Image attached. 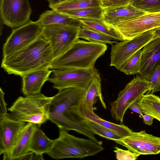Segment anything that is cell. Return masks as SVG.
Listing matches in <instances>:
<instances>
[{"instance_id": "cell-25", "label": "cell", "mask_w": 160, "mask_h": 160, "mask_svg": "<svg viewBox=\"0 0 160 160\" xmlns=\"http://www.w3.org/2000/svg\"><path fill=\"white\" fill-rule=\"evenodd\" d=\"M49 6L52 9L59 11L101 7L98 0H67Z\"/></svg>"}, {"instance_id": "cell-30", "label": "cell", "mask_w": 160, "mask_h": 160, "mask_svg": "<svg viewBox=\"0 0 160 160\" xmlns=\"http://www.w3.org/2000/svg\"><path fill=\"white\" fill-rule=\"evenodd\" d=\"M129 4L145 12H160V0H130Z\"/></svg>"}, {"instance_id": "cell-1", "label": "cell", "mask_w": 160, "mask_h": 160, "mask_svg": "<svg viewBox=\"0 0 160 160\" xmlns=\"http://www.w3.org/2000/svg\"><path fill=\"white\" fill-rule=\"evenodd\" d=\"M85 90L69 88L59 91L52 97L50 105L49 120L59 128L74 131L102 145V142L86 129L82 122L84 116L81 103Z\"/></svg>"}, {"instance_id": "cell-5", "label": "cell", "mask_w": 160, "mask_h": 160, "mask_svg": "<svg viewBox=\"0 0 160 160\" xmlns=\"http://www.w3.org/2000/svg\"><path fill=\"white\" fill-rule=\"evenodd\" d=\"M52 97L39 93L19 97L8 108L9 115L17 121L32 123L40 126L49 118V106Z\"/></svg>"}, {"instance_id": "cell-2", "label": "cell", "mask_w": 160, "mask_h": 160, "mask_svg": "<svg viewBox=\"0 0 160 160\" xmlns=\"http://www.w3.org/2000/svg\"><path fill=\"white\" fill-rule=\"evenodd\" d=\"M53 60L50 45L42 34L25 48L3 57L1 67L9 74L21 76L37 70L50 69Z\"/></svg>"}, {"instance_id": "cell-7", "label": "cell", "mask_w": 160, "mask_h": 160, "mask_svg": "<svg viewBox=\"0 0 160 160\" xmlns=\"http://www.w3.org/2000/svg\"><path fill=\"white\" fill-rule=\"evenodd\" d=\"M150 82L137 75L128 83L119 93L117 98L110 103L112 117L122 123L124 114L129 106L138 100L148 92Z\"/></svg>"}, {"instance_id": "cell-24", "label": "cell", "mask_w": 160, "mask_h": 160, "mask_svg": "<svg viewBox=\"0 0 160 160\" xmlns=\"http://www.w3.org/2000/svg\"><path fill=\"white\" fill-rule=\"evenodd\" d=\"M82 122L85 128L93 134L98 135L115 142L122 137L117 132L84 117Z\"/></svg>"}, {"instance_id": "cell-35", "label": "cell", "mask_w": 160, "mask_h": 160, "mask_svg": "<svg viewBox=\"0 0 160 160\" xmlns=\"http://www.w3.org/2000/svg\"><path fill=\"white\" fill-rule=\"evenodd\" d=\"M128 108L139 114L142 116L143 114L140 105L138 101L133 102L129 106Z\"/></svg>"}, {"instance_id": "cell-21", "label": "cell", "mask_w": 160, "mask_h": 160, "mask_svg": "<svg viewBox=\"0 0 160 160\" xmlns=\"http://www.w3.org/2000/svg\"><path fill=\"white\" fill-rule=\"evenodd\" d=\"M78 19L83 25L100 32L115 41L124 40L120 33L114 27L105 22L102 19Z\"/></svg>"}, {"instance_id": "cell-14", "label": "cell", "mask_w": 160, "mask_h": 160, "mask_svg": "<svg viewBox=\"0 0 160 160\" xmlns=\"http://www.w3.org/2000/svg\"><path fill=\"white\" fill-rule=\"evenodd\" d=\"M25 122L10 118L8 113L0 118V154L10 152L18 139Z\"/></svg>"}, {"instance_id": "cell-27", "label": "cell", "mask_w": 160, "mask_h": 160, "mask_svg": "<svg viewBox=\"0 0 160 160\" xmlns=\"http://www.w3.org/2000/svg\"><path fill=\"white\" fill-rule=\"evenodd\" d=\"M102 10L103 8L102 7H98L58 11L78 19L84 18L102 19Z\"/></svg>"}, {"instance_id": "cell-29", "label": "cell", "mask_w": 160, "mask_h": 160, "mask_svg": "<svg viewBox=\"0 0 160 160\" xmlns=\"http://www.w3.org/2000/svg\"><path fill=\"white\" fill-rule=\"evenodd\" d=\"M141 51L140 49L131 56L119 70L127 75L139 73L141 68Z\"/></svg>"}, {"instance_id": "cell-39", "label": "cell", "mask_w": 160, "mask_h": 160, "mask_svg": "<svg viewBox=\"0 0 160 160\" xmlns=\"http://www.w3.org/2000/svg\"><path fill=\"white\" fill-rule=\"evenodd\" d=\"M49 3V5L56 4L63 2L67 0H47Z\"/></svg>"}, {"instance_id": "cell-31", "label": "cell", "mask_w": 160, "mask_h": 160, "mask_svg": "<svg viewBox=\"0 0 160 160\" xmlns=\"http://www.w3.org/2000/svg\"><path fill=\"white\" fill-rule=\"evenodd\" d=\"M150 81V88L147 94L160 92V60L152 72Z\"/></svg>"}, {"instance_id": "cell-18", "label": "cell", "mask_w": 160, "mask_h": 160, "mask_svg": "<svg viewBox=\"0 0 160 160\" xmlns=\"http://www.w3.org/2000/svg\"><path fill=\"white\" fill-rule=\"evenodd\" d=\"M40 126L32 123L26 124L22 129L14 146L8 154L3 155V160H15L30 152L32 134Z\"/></svg>"}, {"instance_id": "cell-12", "label": "cell", "mask_w": 160, "mask_h": 160, "mask_svg": "<svg viewBox=\"0 0 160 160\" xmlns=\"http://www.w3.org/2000/svg\"><path fill=\"white\" fill-rule=\"evenodd\" d=\"M116 142L140 155L160 153V137L148 133L145 130L133 132Z\"/></svg>"}, {"instance_id": "cell-34", "label": "cell", "mask_w": 160, "mask_h": 160, "mask_svg": "<svg viewBox=\"0 0 160 160\" xmlns=\"http://www.w3.org/2000/svg\"><path fill=\"white\" fill-rule=\"evenodd\" d=\"M5 93L0 88V118L3 117L8 114L7 109V104L4 99Z\"/></svg>"}, {"instance_id": "cell-41", "label": "cell", "mask_w": 160, "mask_h": 160, "mask_svg": "<svg viewBox=\"0 0 160 160\" xmlns=\"http://www.w3.org/2000/svg\"><path fill=\"white\" fill-rule=\"evenodd\" d=\"M158 27H160V24L159 25V26Z\"/></svg>"}, {"instance_id": "cell-37", "label": "cell", "mask_w": 160, "mask_h": 160, "mask_svg": "<svg viewBox=\"0 0 160 160\" xmlns=\"http://www.w3.org/2000/svg\"><path fill=\"white\" fill-rule=\"evenodd\" d=\"M34 153L30 151L16 159L15 160H32Z\"/></svg>"}, {"instance_id": "cell-6", "label": "cell", "mask_w": 160, "mask_h": 160, "mask_svg": "<svg viewBox=\"0 0 160 160\" xmlns=\"http://www.w3.org/2000/svg\"><path fill=\"white\" fill-rule=\"evenodd\" d=\"M48 81L58 91L69 88L86 90L99 73L95 67L87 69L64 68L52 69Z\"/></svg>"}, {"instance_id": "cell-15", "label": "cell", "mask_w": 160, "mask_h": 160, "mask_svg": "<svg viewBox=\"0 0 160 160\" xmlns=\"http://www.w3.org/2000/svg\"><path fill=\"white\" fill-rule=\"evenodd\" d=\"M160 60V38H157L149 42L143 48L139 73L140 76L150 81L151 73Z\"/></svg>"}, {"instance_id": "cell-19", "label": "cell", "mask_w": 160, "mask_h": 160, "mask_svg": "<svg viewBox=\"0 0 160 160\" xmlns=\"http://www.w3.org/2000/svg\"><path fill=\"white\" fill-rule=\"evenodd\" d=\"M101 79L99 74L85 90L81 103L82 111L94 112L93 106L98 98L105 109L107 108L101 90Z\"/></svg>"}, {"instance_id": "cell-32", "label": "cell", "mask_w": 160, "mask_h": 160, "mask_svg": "<svg viewBox=\"0 0 160 160\" xmlns=\"http://www.w3.org/2000/svg\"><path fill=\"white\" fill-rule=\"evenodd\" d=\"M114 152L116 154V159L118 160H135L140 155L129 150H125L115 146Z\"/></svg>"}, {"instance_id": "cell-4", "label": "cell", "mask_w": 160, "mask_h": 160, "mask_svg": "<svg viewBox=\"0 0 160 160\" xmlns=\"http://www.w3.org/2000/svg\"><path fill=\"white\" fill-rule=\"evenodd\" d=\"M59 129V137L54 140L51 150L46 154L52 158H84L95 156L104 149L90 138H78L70 134L68 130Z\"/></svg>"}, {"instance_id": "cell-33", "label": "cell", "mask_w": 160, "mask_h": 160, "mask_svg": "<svg viewBox=\"0 0 160 160\" xmlns=\"http://www.w3.org/2000/svg\"><path fill=\"white\" fill-rule=\"evenodd\" d=\"M101 7L114 8L122 6L129 4L130 0H98Z\"/></svg>"}, {"instance_id": "cell-22", "label": "cell", "mask_w": 160, "mask_h": 160, "mask_svg": "<svg viewBox=\"0 0 160 160\" xmlns=\"http://www.w3.org/2000/svg\"><path fill=\"white\" fill-rule=\"evenodd\" d=\"M54 142V140L49 138L42 130L38 128L32 134L30 151L34 154H47L51 150Z\"/></svg>"}, {"instance_id": "cell-9", "label": "cell", "mask_w": 160, "mask_h": 160, "mask_svg": "<svg viewBox=\"0 0 160 160\" xmlns=\"http://www.w3.org/2000/svg\"><path fill=\"white\" fill-rule=\"evenodd\" d=\"M43 26L38 21L31 20L14 28L4 44L3 57L10 55L26 47L42 34Z\"/></svg>"}, {"instance_id": "cell-36", "label": "cell", "mask_w": 160, "mask_h": 160, "mask_svg": "<svg viewBox=\"0 0 160 160\" xmlns=\"http://www.w3.org/2000/svg\"><path fill=\"white\" fill-rule=\"evenodd\" d=\"M143 119V122L146 124L151 125L153 122L154 118L152 116L147 114H143L142 116Z\"/></svg>"}, {"instance_id": "cell-40", "label": "cell", "mask_w": 160, "mask_h": 160, "mask_svg": "<svg viewBox=\"0 0 160 160\" xmlns=\"http://www.w3.org/2000/svg\"><path fill=\"white\" fill-rule=\"evenodd\" d=\"M44 159L43 154H35V156H33L32 160H43Z\"/></svg>"}, {"instance_id": "cell-17", "label": "cell", "mask_w": 160, "mask_h": 160, "mask_svg": "<svg viewBox=\"0 0 160 160\" xmlns=\"http://www.w3.org/2000/svg\"><path fill=\"white\" fill-rule=\"evenodd\" d=\"M52 70H37L22 75V91L26 96L40 93L44 83L48 80Z\"/></svg>"}, {"instance_id": "cell-28", "label": "cell", "mask_w": 160, "mask_h": 160, "mask_svg": "<svg viewBox=\"0 0 160 160\" xmlns=\"http://www.w3.org/2000/svg\"><path fill=\"white\" fill-rule=\"evenodd\" d=\"M78 37L79 38H82L88 41L112 45L117 42L108 36L84 25L81 27Z\"/></svg>"}, {"instance_id": "cell-20", "label": "cell", "mask_w": 160, "mask_h": 160, "mask_svg": "<svg viewBox=\"0 0 160 160\" xmlns=\"http://www.w3.org/2000/svg\"><path fill=\"white\" fill-rule=\"evenodd\" d=\"M37 21L43 26L52 24L76 27H81L83 25L78 19L52 9L42 13Z\"/></svg>"}, {"instance_id": "cell-13", "label": "cell", "mask_w": 160, "mask_h": 160, "mask_svg": "<svg viewBox=\"0 0 160 160\" xmlns=\"http://www.w3.org/2000/svg\"><path fill=\"white\" fill-rule=\"evenodd\" d=\"M160 24V12L148 13L122 22L114 27L122 35L123 40L132 39Z\"/></svg>"}, {"instance_id": "cell-16", "label": "cell", "mask_w": 160, "mask_h": 160, "mask_svg": "<svg viewBox=\"0 0 160 160\" xmlns=\"http://www.w3.org/2000/svg\"><path fill=\"white\" fill-rule=\"evenodd\" d=\"M147 12L130 4L114 8H103L102 20L114 27L120 23L143 15Z\"/></svg>"}, {"instance_id": "cell-26", "label": "cell", "mask_w": 160, "mask_h": 160, "mask_svg": "<svg viewBox=\"0 0 160 160\" xmlns=\"http://www.w3.org/2000/svg\"><path fill=\"white\" fill-rule=\"evenodd\" d=\"M82 112L84 117L117 132L122 137L128 136L133 132L124 124H115L102 118L95 114L94 112L82 111Z\"/></svg>"}, {"instance_id": "cell-8", "label": "cell", "mask_w": 160, "mask_h": 160, "mask_svg": "<svg viewBox=\"0 0 160 160\" xmlns=\"http://www.w3.org/2000/svg\"><path fill=\"white\" fill-rule=\"evenodd\" d=\"M81 28L60 24L43 26L42 35L50 45L53 59L65 52L79 39Z\"/></svg>"}, {"instance_id": "cell-10", "label": "cell", "mask_w": 160, "mask_h": 160, "mask_svg": "<svg viewBox=\"0 0 160 160\" xmlns=\"http://www.w3.org/2000/svg\"><path fill=\"white\" fill-rule=\"evenodd\" d=\"M154 30L147 31L130 40H124L112 45L110 53V66L119 70L131 56L153 39Z\"/></svg>"}, {"instance_id": "cell-23", "label": "cell", "mask_w": 160, "mask_h": 160, "mask_svg": "<svg viewBox=\"0 0 160 160\" xmlns=\"http://www.w3.org/2000/svg\"><path fill=\"white\" fill-rule=\"evenodd\" d=\"M138 102L143 114L149 115L160 122V97L153 94H147Z\"/></svg>"}, {"instance_id": "cell-38", "label": "cell", "mask_w": 160, "mask_h": 160, "mask_svg": "<svg viewBox=\"0 0 160 160\" xmlns=\"http://www.w3.org/2000/svg\"><path fill=\"white\" fill-rule=\"evenodd\" d=\"M154 36L153 39L160 38V27H158L154 29Z\"/></svg>"}, {"instance_id": "cell-11", "label": "cell", "mask_w": 160, "mask_h": 160, "mask_svg": "<svg viewBox=\"0 0 160 160\" xmlns=\"http://www.w3.org/2000/svg\"><path fill=\"white\" fill-rule=\"evenodd\" d=\"M0 18L12 28L21 26L31 21L32 12L29 0H0Z\"/></svg>"}, {"instance_id": "cell-3", "label": "cell", "mask_w": 160, "mask_h": 160, "mask_svg": "<svg viewBox=\"0 0 160 160\" xmlns=\"http://www.w3.org/2000/svg\"><path fill=\"white\" fill-rule=\"evenodd\" d=\"M107 48L106 43L79 39L65 52L53 60L50 69L93 68L97 59L104 54Z\"/></svg>"}]
</instances>
